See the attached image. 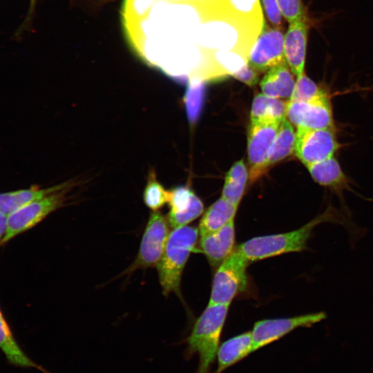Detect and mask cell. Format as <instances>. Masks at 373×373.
<instances>
[{
    "instance_id": "6da1fadb",
    "label": "cell",
    "mask_w": 373,
    "mask_h": 373,
    "mask_svg": "<svg viewBox=\"0 0 373 373\" xmlns=\"http://www.w3.org/2000/svg\"><path fill=\"white\" fill-rule=\"evenodd\" d=\"M336 210L329 207L303 227L287 233L267 235L251 238L236 248L249 261L262 260L289 252L302 251L316 226L324 222L342 224Z\"/></svg>"
},
{
    "instance_id": "7a4b0ae2",
    "label": "cell",
    "mask_w": 373,
    "mask_h": 373,
    "mask_svg": "<svg viewBox=\"0 0 373 373\" xmlns=\"http://www.w3.org/2000/svg\"><path fill=\"white\" fill-rule=\"evenodd\" d=\"M228 305L209 304L195 321L186 339L184 358L189 359L195 354L199 362L195 373H209L216 360L220 339L228 312Z\"/></svg>"
},
{
    "instance_id": "3957f363",
    "label": "cell",
    "mask_w": 373,
    "mask_h": 373,
    "mask_svg": "<svg viewBox=\"0 0 373 373\" xmlns=\"http://www.w3.org/2000/svg\"><path fill=\"white\" fill-rule=\"evenodd\" d=\"M198 229L183 226L170 233L162 256L157 265L162 293L179 294L182 274L190 254L194 251Z\"/></svg>"
},
{
    "instance_id": "277c9868",
    "label": "cell",
    "mask_w": 373,
    "mask_h": 373,
    "mask_svg": "<svg viewBox=\"0 0 373 373\" xmlns=\"http://www.w3.org/2000/svg\"><path fill=\"white\" fill-rule=\"evenodd\" d=\"M75 180L66 182L61 189L18 209L8 216L7 229L0 245L31 229L48 216L64 207L68 194L76 185Z\"/></svg>"
},
{
    "instance_id": "5b68a950",
    "label": "cell",
    "mask_w": 373,
    "mask_h": 373,
    "mask_svg": "<svg viewBox=\"0 0 373 373\" xmlns=\"http://www.w3.org/2000/svg\"><path fill=\"white\" fill-rule=\"evenodd\" d=\"M249 262L236 248L218 266L213 280L209 304L229 306L233 298L247 287L246 269Z\"/></svg>"
},
{
    "instance_id": "8992f818",
    "label": "cell",
    "mask_w": 373,
    "mask_h": 373,
    "mask_svg": "<svg viewBox=\"0 0 373 373\" xmlns=\"http://www.w3.org/2000/svg\"><path fill=\"white\" fill-rule=\"evenodd\" d=\"M169 234L166 218L158 211L151 212L137 255L124 273L130 274L139 269L157 266L164 253Z\"/></svg>"
},
{
    "instance_id": "52a82bcc",
    "label": "cell",
    "mask_w": 373,
    "mask_h": 373,
    "mask_svg": "<svg viewBox=\"0 0 373 373\" xmlns=\"http://www.w3.org/2000/svg\"><path fill=\"white\" fill-rule=\"evenodd\" d=\"M281 122L251 121L247 135V152L249 178L258 179L269 166L270 150L276 139Z\"/></svg>"
},
{
    "instance_id": "ba28073f",
    "label": "cell",
    "mask_w": 373,
    "mask_h": 373,
    "mask_svg": "<svg viewBox=\"0 0 373 373\" xmlns=\"http://www.w3.org/2000/svg\"><path fill=\"white\" fill-rule=\"evenodd\" d=\"M338 148L334 128H297L294 152L306 166L334 157Z\"/></svg>"
},
{
    "instance_id": "9c48e42d",
    "label": "cell",
    "mask_w": 373,
    "mask_h": 373,
    "mask_svg": "<svg viewBox=\"0 0 373 373\" xmlns=\"http://www.w3.org/2000/svg\"><path fill=\"white\" fill-rule=\"evenodd\" d=\"M326 318L324 312L289 318L265 319L255 323L251 333L253 352L275 342L298 327H307Z\"/></svg>"
},
{
    "instance_id": "30bf717a",
    "label": "cell",
    "mask_w": 373,
    "mask_h": 373,
    "mask_svg": "<svg viewBox=\"0 0 373 373\" xmlns=\"http://www.w3.org/2000/svg\"><path fill=\"white\" fill-rule=\"evenodd\" d=\"M285 35L280 28L271 27L263 20L261 30L250 50L247 64L258 72L287 64L284 55Z\"/></svg>"
},
{
    "instance_id": "8fae6325",
    "label": "cell",
    "mask_w": 373,
    "mask_h": 373,
    "mask_svg": "<svg viewBox=\"0 0 373 373\" xmlns=\"http://www.w3.org/2000/svg\"><path fill=\"white\" fill-rule=\"evenodd\" d=\"M286 117L297 128H334L332 105L327 95L307 102L287 101Z\"/></svg>"
},
{
    "instance_id": "7c38bea8",
    "label": "cell",
    "mask_w": 373,
    "mask_h": 373,
    "mask_svg": "<svg viewBox=\"0 0 373 373\" xmlns=\"http://www.w3.org/2000/svg\"><path fill=\"white\" fill-rule=\"evenodd\" d=\"M170 211L168 221L173 229L187 225L199 217L204 210L200 199L186 186H179L169 191Z\"/></svg>"
},
{
    "instance_id": "4fadbf2b",
    "label": "cell",
    "mask_w": 373,
    "mask_h": 373,
    "mask_svg": "<svg viewBox=\"0 0 373 373\" xmlns=\"http://www.w3.org/2000/svg\"><path fill=\"white\" fill-rule=\"evenodd\" d=\"M307 21H296L289 23L284 37V55L287 64L294 76L305 72V64L309 32Z\"/></svg>"
},
{
    "instance_id": "5bb4252c",
    "label": "cell",
    "mask_w": 373,
    "mask_h": 373,
    "mask_svg": "<svg viewBox=\"0 0 373 373\" xmlns=\"http://www.w3.org/2000/svg\"><path fill=\"white\" fill-rule=\"evenodd\" d=\"M234 220L219 230L201 236L200 249L212 266H219L233 251Z\"/></svg>"
},
{
    "instance_id": "9a60e30c",
    "label": "cell",
    "mask_w": 373,
    "mask_h": 373,
    "mask_svg": "<svg viewBox=\"0 0 373 373\" xmlns=\"http://www.w3.org/2000/svg\"><path fill=\"white\" fill-rule=\"evenodd\" d=\"M0 350L8 363L15 367L35 368L42 373H52L33 361L18 344L0 307Z\"/></svg>"
},
{
    "instance_id": "2e32d148",
    "label": "cell",
    "mask_w": 373,
    "mask_h": 373,
    "mask_svg": "<svg viewBox=\"0 0 373 373\" xmlns=\"http://www.w3.org/2000/svg\"><path fill=\"white\" fill-rule=\"evenodd\" d=\"M313 180L334 191L339 196L344 190H350L349 180L334 157L307 166Z\"/></svg>"
},
{
    "instance_id": "e0dca14e",
    "label": "cell",
    "mask_w": 373,
    "mask_h": 373,
    "mask_svg": "<svg viewBox=\"0 0 373 373\" xmlns=\"http://www.w3.org/2000/svg\"><path fill=\"white\" fill-rule=\"evenodd\" d=\"M251 332L233 336L220 345L216 356L218 367L214 373H222L253 353Z\"/></svg>"
},
{
    "instance_id": "ac0fdd59",
    "label": "cell",
    "mask_w": 373,
    "mask_h": 373,
    "mask_svg": "<svg viewBox=\"0 0 373 373\" xmlns=\"http://www.w3.org/2000/svg\"><path fill=\"white\" fill-rule=\"evenodd\" d=\"M296 81L287 64L278 65L267 70L260 86L262 93L278 99L291 98ZM287 100V101H288Z\"/></svg>"
},
{
    "instance_id": "d6986e66",
    "label": "cell",
    "mask_w": 373,
    "mask_h": 373,
    "mask_svg": "<svg viewBox=\"0 0 373 373\" xmlns=\"http://www.w3.org/2000/svg\"><path fill=\"white\" fill-rule=\"evenodd\" d=\"M66 182L47 188L33 185L29 188L0 192V211L9 216L26 204L64 187Z\"/></svg>"
},
{
    "instance_id": "ffe728a7",
    "label": "cell",
    "mask_w": 373,
    "mask_h": 373,
    "mask_svg": "<svg viewBox=\"0 0 373 373\" xmlns=\"http://www.w3.org/2000/svg\"><path fill=\"white\" fill-rule=\"evenodd\" d=\"M238 206L223 198L211 204L203 215L199 224V233L204 236L215 232L234 220Z\"/></svg>"
},
{
    "instance_id": "44dd1931",
    "label": "cell",
    "mask_w": 373,
    "mask_h": 373,
    "mask_svg": "<svg viewBox=\"0 0 373 373\" xmlns=\"http://www.w3.org/2000/svg\"><path fill=\"white\" fill-rule=\"evenodd\" d=\"M287 101L259 93L254 97L251 109V121L282 122L286 119Z\"/></svg>"
},
{
    "instance_id": "7402d4cb",
    "label": "cell",
    "mask_w": 373,
    "mask_h": 373,
    "mask_svg": "<svg viewBox=\"0 0 373 373\" xmlns=\"http://www.w3.org/2000/svg\"><path fill=\"white\" fill-rule=\"evenodd\" d=\"M248 173L242 160L236 162L227 172L222 192V198L238 206L244 193Z\"/></svg>"
},
{
    "instance_id": "603a6c76",
    "label": "cell",
    "mask_w": 373,
    "mask_h": 373,
    "mask_svg": "<svg viewBox=\"0 0 373 373\" xmlns=\"http://www.w3.org/2000/svg\"><path fill=\"white\" fill-rule=\"evenodd\" d=\"M296 132L286 119L280 125L276 139L269 152L268 165L282 160L294 151Z\"/></svg>"
},
{
    "instance_id": "cb8c5ba5",
    "label": "cell",
    "mask_w": 373,
    "mask_h": 373,
    "mask_svg": "<svg viewBox=\"0 0 373 373\" xmlns=\"http://www.w3.org/2000/svg\"><path fill=\"white\" fill-rule=\"evenodd\" d=\"M169 191L166 190L157 181L155 172L150 171L143 193L146 207L153 211H157L169 202Z\"/></svg>"
},
{
    "instance_id": "d4e9b609",
    "label": "cell",
    "mask_w": 373,
    "mask_h": 373,
    "mask_svg": "<svg viewBox=\"0 0 373 373\" xmlns=\"http://www.w3.org/2000/svg\"><path fill=\"white\" fill-rule=\"evenodd\" d=\"M327 95L313 80L304 72L296 77L291 102H307Z\"/></svg>"
},
{
    "instance_id": "484cf974",
    "label": "cell",
    "mask_w": 373,
    "mask_h": 373,
    "mask_svg": "<svg viewBox=\"0 0 373 373\" xmlns=\"http://www.w3.org/2000/svg\"><path fill=\"white\" fill-rule=\"evenodd\" d=\"M283 17L289 23L307 21V12L303 0H277Z\"/></svg>"
},
{
    "instance_id": "4316f807",
    "label": "cell",
    "mask_w": 373,
    "mask_h": 373,
    "mask_svg": "<svg viewBox=\"0 0 373 373\" xmlns=\"http://www.w3.org/2000/svg\"><path fill=\"white\" fill-rule=\"evenodd\" d=\"M262 4L267 17L272 26L280 28L283 16L277 0H262Z\"/></svg>"
},
{
    "instance_id": "83f0119b",
    "label": "cell",
    "mask_w": 373,
    "mask_h": 373,
    "mask_svg": "<svg viewBox=\"0 0 373 373\" xmlns=\"http://www.w3.org/2000/svg\"><path fill=\"white\" fill-rule=\"evenodd\" d=\"M258 73L247 63L246 66L234 74V76L247 84L254 85L258 80Z\"/></svg>"
},
{
    "instance_id": "f1b7e54d",
    "label": "cell",
    "mask_w": 373,
    "mask_h": 373,
    "mask_svg": "<svg viewBox=\"0 0 373 373\" xmlns=\"http://www.w3.org/2000/svg\"><path fill=\"white\" fill-rule=\"evenodd\" d=\"M37 1V0H30L28 12L26 16L25 21L23 23L22 26H21V29H25V28H27L30 24V22L32 21V19L35 13Z\"/></svg>"
},
{
    "instance_id": "f546056e",
    "label": "cell",
    "mask_w": 373,
    "mask_h": 373,
    "mask_svg": "<svg viewBox=\"0 0 373 373\" xmlns=\"http://www.w3.org/2000/svg\"><path fill=\"white\" fill-rule=\"evenodd\" d=\"M8 216L0 211V243L3 240L7 229Z\"/></svg>"
},
{
    "instance_id": "4dcf8cb0",
    "label": "cell",
    "mask_w": 373,
    "mask_h": 373,
    "mask_svg": "<svg viewBox=\"0 0 373 373\" xmlns=\"http://www.w3.org/2000/svg\"><path fill=\"white\" fill-rule=\"evenodd\" d=\"M110 1H113V0H93V1L95 3V4H97V5H101V4H103L104 3H107Z\"/></svg>"
}]
</instances>
